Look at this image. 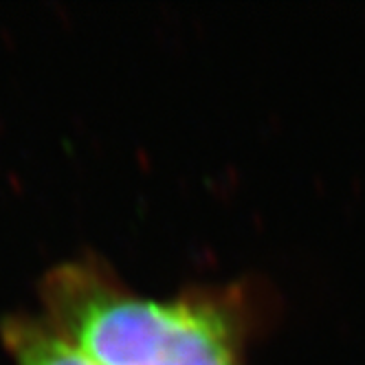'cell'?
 <instances>
[{
    "label": "cell",
    "instance_id": "obj_1",
    "mask_svg": "<svg viewBox=\"0 0 365 365\" xmlns=\"http://www.w3.org/2000/svg\"><path fill=\"white\" fill-rule=\"evenodd\" d=\"M40 315L95 365H247L257 310L247 284L137 293L95 253L51 267Z\"/></svg>",
    "mask_w": 365,
    "mask_h": 365
},
{
    "label": "cell",
    "instance_id": "obj_2",
    "mask_svg": "<svg viewBox=\"0 0 365 365\" xmlns=\"http://www.w3.org/2000/svg\"><path fill=\"white\" fill-rule=\"evenodd\" d=\"M0 339L14 365H95L36 312H11L0 319Z\"/></svg>",
    "mask_w": 365,
    "mask_h": 365
}]
</instances>
